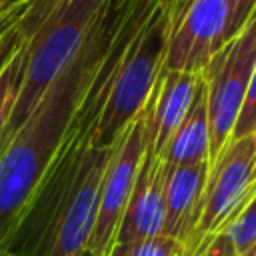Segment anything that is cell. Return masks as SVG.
Listing matches in <instances>:
<instances>
[{
	"instance_id": "obj_1",
	"label": "cell",
	"mask_w": 256,
	"mask_h": 256,
	"mask_svg": "<svg viewBox=\"0 0 256 256\" xmlns=\"http://www.w3.org/2000/svg\"><path fill=\"white\" fill-rule=\"evenodd\" d=\"M132 0L114 8L80 58L42 94L30 116L0 148V250L14 232L28 200L64 142L86 94L90 92Z\"/></svg>"
},
{
	"instance_id": "obj_2",
	"label": "cell",
	"mask_w": 256,
	"mask_h": 256,
	"mask_svg": "<svg viewBox=\"0 0 256 256\" xmlns=\"http://www.w3.org/2000/svg\"><path fill=\"white\" fill-rule=\"evenodd\" d=\"M170 24L168 0H158L122 54L96 128L94 146L110 148L140 114L162 72Z\"/></svg>"
},
{
	"instance_id": "obj_3",
	"label": "cell",
	"mask_w": 256,
	"mask_h": 256,
	"mask_svg": "<svg viewBox=\"0 0 256 256\" xmlns=\"http://www.w3.org/2000/svg\"><path fill=\"white\" fill-rule=\"evenodd\" d=\"M110 148L92 146L72 186L62 194L42 222L6 250L18 256H80L92 234L98 196Z\"/></svg>"
},
{
	"instance_id": "obj_4",
	"label": "cell",
	"mask_w": 256,
	"mask_h": 256,
	"mask_svg": "<svg viewBox=\"0 0 256 256\" xmlns=\"http://www.w3.org/2000/svg\"><path fill=\"white\" fill-rule=\"evenodd\" d=\"M256 68V8L244 28L232 36L202 72L208 100L210 158L212 164L228 144L232 128Z\"/></svg>"
},
{
	"instance_id": "obj_5",
	"label": "cell",
	"mask_w": 256,
	"mask_h": 256,
	"mask_svg": "<svg viewBox=\"0 0 256 256\" xmlns=\"http://www.w3.org/2000/svg\"><path fill=\"white\" fill-rule=\"evenodd\" d=\"M256 190V134L232 138L210 164L204 202L186 256H196L238 214Z\"/></svg>"
},
{
	"instance_id": "obj_6",
	"label": "cell",
	"mask_w": 256,
	"mask_h": 256,
	"mask_svg": "<svg viewBox=\"0 0 256 256\" xmlns=\"http://www.w3.org/2000/svg\"><path fill=\"white\" fill-rule=\"evenodd\" d=\"M226 0H188L170 12L162 70L202 74L214 54L230 40Z\"/></svg>"
},
{
	"instance_id": "obj_7",
	"label": "cell",
	"mask_w": 256,
	"mask_h": 256,
	"mask_svg": "<svg viewBox=\"0 0 256 256\" xmlns=\"http://www.w3.org/2000/svg\"><path fill=\"white\" fill-rule=\"evenodd\" d=\"M142 154H144V112L140 110V114L124 128V132L118 136V140L112 146V154L106 164L100 186L96 220L84 250L90 256L110 254L136 180Z\"/></svg>"
},
{
	"instance_id": "obj_8",
	"label": "cell",
	"mask_w": 256,
	"mask_h": 256,
	"mask_svg": "<svg viewBox=\"0 0 256 256\" xmlns=\"http://www.w3.org/2000/svg\"><path fill=\"white\" fill-rule=\"evenodd\" d=\"M164 182V160L152 150V144L144 142V154L112 248H124L132 242L162 234Z\"/></svg>"
},
{
	"instance_id": "obj_9",
	"label": "cell",
	"mask_w": 256,
	"mask_h": 256,
	"mask_svg": "<svg viewBox=\"0 0 256 256\" xmlns=\"http://www.w3.org/2000/svg\"><path fill=\"white\" fill-rule=\"evenodd\" d=\"M208 172V162L166 170L162 234L180 242L184 248V256L200 220Z\"/></svg>"
},
{
	"instance_id": "obj_10",
	"label": "cell",
	"mask_w": 256,
	"mask_h": 256,
	"mask_svg": "<svg viewBox=\"0 0 256 256\" xmlns=\"http://www.w3.org/2000/svg\"><path fill=\"white\" fill-rule=\"evenodd\" d=\"M210 158V124H208V100H206V86L204 78L196 92V98L184 116L182 124L176 128L172 138L168 140L162 160L164 168H178V166H192L200 162H208ZM210 164V162H208Z\"/></svg>"
},
{
	"instance_id": "obj_11",
	"label": "cell",
	"mask_w": 256,
	"mask_h": 256,
	"mask_svg": "<svg viewBox=\"0 0 256 256\" xmlns=\"http://www.w3.org/2000/svg\"><path fill=\"white\" fill-rule=\"evenodd\" d=\"M22 12L0 36V142L20 88V76H22V64L26 52V34L20 24Z\"/></svg>"
},
{
	"instance_id": "obj_12",
	"label": "cell",
	"mask_w": 256,
	"mask_h": 256,
	"mask_svg": "<svg viewBox=\"0 0 256 256\" xmlns=\"http://www.w3.org/2000/svg\"><path fill=\"white\" fill-rule=\"evenodd\" d=\"M222 232H226L236 256L252 254L256 248V190Z\"/></svg>"
},
{
	"instance_id": "obj_13",
	"label": "cell",
	"mask_w": 256,
	"mask_h": 256,
	"mask_svg": "<svg viewBox=\"0 0 256 256\" xmlns=\"http://www.w3.org/2000/svg\"><path fill=\"white\" fill-rule=\"evenodd\" d=\"M110 256H184V248L174 238L158 234L132 242L124 248H112Z\"/></svg>"
},
{
	"instance_id": "obj_14",
	"label": "cell",
	"mask_w": 256,
	"mask_h": 256,
	"mask_svg": "<svg viewBox=\"0 0 256 256\" xmlns=\"http://www.w3.org/2000/svg\"><path fill=\"white\" fill-rule=\"evenodd\" d=\"M248 134H256V68L252 72V78L248 82V88L244 92L234 128H232V138H242Z\"/></svg>"
},
{
	"instance_id": "obj_15",
	"label": "cell",
	"mask_w": 256,
	"mask_h": 256,
	"mask_svg": "<svg viewBox=\"0 0 256 256\" xmlns=\"http://www.w3.org/2000/svg\"><path fill=\"white\" fill-rule=\"evenodd\" d=\"M226 2H228V12H230L228 32H230V38H232L244 28L248 18L252 16V12L256 8V0H226Z\"/></svg>"
},
{
	"instance_id": "obj_16",
	"label": "cell",
	"mask_w": 256,
	"mask_h": 256,
	"mask_svg": "<svg viewBox=\"0 0 256 256\" xmlns=\"http://www.w3.org/2000/svg\"><path fill=\"white\" fill-rule=\"evenodd\" d=\"M196 256H236L234 250H232V244L226 236V232H220L216 234Z\"/></svg>"
},
{
	"instance_id": "obj_17",
	"label": "cell",
	"mask_w": 256,
	"mask_h": 256,
	"mask_svg": "<svg viewBox=\"0 0 256 256\" xmlns=\"http://www.w3.org/2000/svg\"><path fill=\"white\" fill-rule=\"evenodd\" d=\"M28 2H30V0H12V2H8V4L0 10V36H2V32L16 20V16L26 8Z\"/></svg>"
},
{
	"instance_id": "obj_18",
	"label": "cell",
	"mask_w": 256,
	"mask_h": 256,
	"mask_svg": "<svg viewBox=\"0 0 256 256\" xmlns=\"http://www.w3.org/2000/svg\"><path fill=\"white\" fill-rule=\"evenodd\" d=\"M186 2H188V0H168V10H170V12H176V10L182 8Z\"/></svg>"
},
{
	"instance_id": "obj_19",
	"label": "cell",
	"mask_w": 256,
	"mask_h": 256,
	"mask_svg": "<svg viewBox=\"0 0 256 256\" xmlns=\"http://www.w3.org/2000/svg\"><path fill=\"white\" fill-rule=\"evenodd\" d=\"M0 256H18V254H16V252H10V250L4 248V250H0Z\"/></svg>"
},
{
	"instance_id": "obj_20",
	"label": "cell",
	"mask_w": 256,
	"mask_h": 256,
	"mask_svg": "<svg viewBox=\"0 0 256 256\" xmlns=\"http://www.w3.org/2000/svg\"><path fill=\"white\" fill-rule=\"evenodd\" d=\"M8 2H12V0H0V6H4V4H8Z\"/></svg>"
},
{
	"instance_id": "obj_21",
	"label": "cell",
	"mask_w": 256,
	"mask_h": 256,
	"mask_svg": "<svg viewBox=\"0 0 256 256\" xmlns=\"http://www.w3.org/2000/svg\"><path fill=\"white\" fill-rule=\"evenodd\" d=\"M80 256H90V254H88V252H82V254H80ZM108 256H110V254H108Z\"/></svg>"
},
{
	"instance_id": "obj_22",
	"label": "cell",
	"mask_w": 256,
	"mask_h": 256,
	"mask_svg": "<svg viewBox=\"0 0 256 256\" xmlns=\"http://www.w3.org/2000/svg\"><path fill=\"white\" fill-rule=\"evenodd\" d=\"M250 256H256V248H254V250H252V254H250Z\"/></svg>"
},
{
	"instance_id": "obj_23",
	"label": "cell",
	"mask_w": 256,
	"mask_h": 256,
	"mask_svg": "<svg viewBox=\"0 0 256 256\" xmlns=\"http://www.w3.org/2000/svg\"><path fill=\"white\" fill-rule=\"evenodd\" d=\"M4 6H6V4H4ZM4 6H0V10H2V8H4Z\"/></svg>"
}]
</instances>
